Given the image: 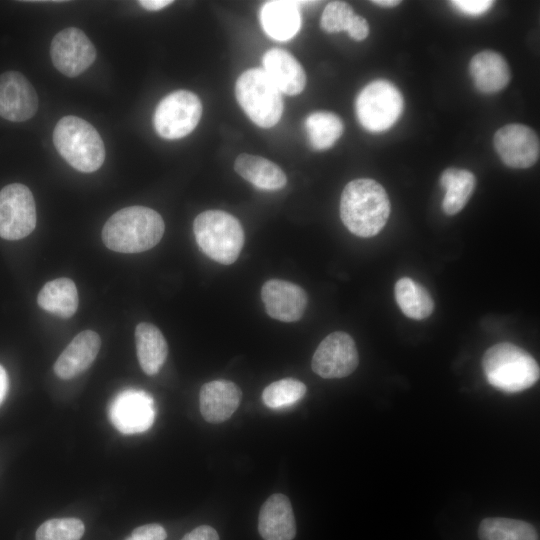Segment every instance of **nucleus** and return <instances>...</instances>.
<instances>
[{
  "label": "nucleus",
  "instance_id": "18",
  "mask_svg": "<svg viewBox=\"0 0 540 540\" xmlns=\"http://www.w3.org/2000/svg\"><path fill=\"white\" fill-rule=\"evenodd\" d=\"M258 531L264 540H292L296 523L289 498L280 493L268 497L260 509Z\"/></svg>",
  "mask_w": 540,
  "mask_h": 540
},
{
  "label": "nucleus",
  "instance_id": "4",
  "mask_svg": "<svg viewBox=\"0 0 540 540\" xmlns=\"http://www.w3.org/2000/svg\"><path fill=\"white\" fill-rule=\"evenodd\" d=\"M58 153L76 170L91 173L105 160V146L98 131L77 116H64L53 131Z\"/></svg>",
  "mask_w": 540,
  "mask_h": 540
},
{
  "label": "nucleus",
  "instance_id": "3",
  "mask_svg": "<svg viewBox=\"0 0 540 540\" xmlns=\"http://www.w3.org/2000/svg\"><path fill=\"white\" fill-rule=\"evenodd\" d=\"M482 368L488 383L506 393L524 391L539 379L536 360L524 349L508 342L487 349Z\"/></svg>",
  "mask_w": 540,
  "mask_h": 540
},
{
  "label": "nucleus",
  "instance_id": "12",
  "mask_svg": "<svg viewBox=\"0 0 540 540\" xmlns=\"http://www.w3.org/2000/svg\"><path fill=\"white\" fill-rule=\"evenodd\" d=\"M108 415L111 423L121 433H142L153 425L154 402L142 390H123L111 402Z\"/></svg>",
  "mask_w": 540,
  "mask_h": 540
},
{
  "label": "nucleus",
  "instance_id": "23",
  "mask_svg": "<svg viewBox=\"0 0 540 540\" xmlns=\"http://www.w3.org/2000/svg\"><path fill=\"white\" fill-rule=\"evenodd\" d=\"M135 343L142 370L150 376L157 374L168 355V345L161 331L151 323H139L135 329Z\"/></svg>",
  "mask_w": 540,
  "mask_h": 540
},
{
  "label": "nucleus",
  "instance_id": "28",
  "mask_svg": "<svg viewBox=\"0 0 540 540\" xmlns=\"http://www.w3.org/2000/svg\"><path fill=\"white\" fill-rule=\"evenodd\" d=\"M478 536L480 540H538L536 529L530 523L502 517L483 519Z\"/></svg>",
  "mask_w": 540,
  "mask_h": 540
},
{
  "label": "nucleus",
  "instance_id": "21",
  "mask_svg": "<svg viewBox=\"0 0 540 540\" xmlns=\"http://www.w3.org/2000/svg\"><path fill=\"white\" fill-rule=\"evenodd\" d=\"M261 25L271 38L285 41L300 29L301 16L297 2L268 1L260 12Z\"/></svg>",
  "mask_w": 540,
  "mask_h": 540
},
{
  "label": "nucleus",
  "instance_id": "29",
  "mask_svg": "<svg viewBox=\"0 0 540 540\" xmlns=\"http://www.w3.org/2000/svg\"><path fill=\"white\" fill-rule=\"evenodd\" d=\"M306 391V385L300 380L284 378L269 384L262 392V400L271 409H281L298 402Z\"/></svg>",
  "mask_w": 540,
  "mask_h": 540
},
{
  "label": "nucleus",
  "instance_id": "25",
  "mask_svg": "<svg viewBox=\"0 0 540 540\" xmlns=\"http://www.w3.org/2000/svg\"><path fill=\"white\" fill-rule=\"evenodd\" d=\"M440 184L445 190L442 209L447 215H455L465 207L473 194L476 178L469 170L452 167L443 171Z\"/></svg>",
  "mask_w": 540,
  "mask_h": 540
},
{
  "label": "nucleus",
  "instance_id": "34",
  "mask_svg": "<svg viewBox=\"0 0 540 540\" xmlns=\"http://www.w3.org/2000/svg\"><path fill=\"white\" fill-rule=\"evenodd\" d=\"M347 32L349 36L356 41L364 40L369 34V24L365 18L355 14L349 24Z\"/></svg>",
  "mask_w": 540,
  "mask_h": 540
},
{
  "label": "nucleus",
  "instance_id": "39",
  "mask_svg": "<svg viewBox=\"0 0 540 540\" xmlns=\"http://www.w3.org/2000/svg\"><path fill=\"white\" fill-rule=\"evenodd\" d=\"M125 540H135V539H133V538L130 536V537L126 538Z\"/></svg>",
  "mask_w": 540,
  "mask_h": 540
},
{
  "label": "nucleus",
  "instance_id": "2",
  "mask_svg": "<svg viewBox=\"0 0 540 540\" xmlns=\"http://www.w3.org/2000/svg\"><path fill=\"white\" fill-rule=\"evenodd\" d=\"M165 224L161 215L145 206H129L115 212L102 229L105 246L120 253H139L161 240Z\"/></svg>",
  "mask_w": 540,
  "mask_h": 540
},
{
  "label": "nucleus",
  "instance_id": "33",
  "mask_svg": "<svg viewBox=\"0 0 540 540\" xmlns=\"http://www.w3.org/2000/svg\"><path fill=\"white\" fill-rule=\"evenodd\" d=\"M450 3L464 14L478 16L485 13L494 2L487 0H456Z\"/></svg>",
  "mask_w": 540,
  "mask_h": 540
},
{
  "label": "nucleus",
  "instance_id": "20",
  "mask_svg": "<svg viewBox=\"0 0 540 540\" xmlns=\"http://www.w3.org/2000/svg\"><path fill=\"white\" fill-rule=\"evenodd\" d=\"M469 71L478 91L493 94L504 89L510 81L511 72L506 60L499 53L484 50L474 55Z\"/></svg>",
  "mask_w": 540,
  "mask_h": 540
},
{
  "label": "nucleus",
  "instance_id": "17",
  "mask_svg": "<svg viewBox=\"0 0 540 540\" xmlns=\"http://www.w3.org/2000/svg\"><path fill=\"white\" fill-rule=\"evenodd\" d=\"M101 346L99 335L92 330L77 334L56 360L53 370L64 380L74 378L87 370L95 360Z\"/></svg>",
  "mask_w": 540,
  "mask_h": 540
},
{
  "label": "nucleus",
  "instance_id": "38",
  "mask_svg": "<svg viewBox=\"0 0 540 540\" xmlns=\"http://www.w3.org/2000/svg\"><path fill=\"white\" fill-rule=\"evenodd\" d=\"M372 3L382 7H394L399 5L401 2L398 0H376L372 1Z\"/></svg>",
  "mask_w": 540,
  "mask_h": 540
},
{
  "label": "nucleus",
  "instance_id": "7",
  "mask_svg": "<svg viewBox=\"0 0 540 540\" xmlns=\"http://www.w3.org/2000/svg\"><path fill=\"white\" fill-rule=\"evenodd\" d=\"M403 97L391 82L378 79L367 84L356 99V114L360 124L368 131L389 129L400 117Z\"/></svg>",
  "mask_w": 540,
  "mask_h": 540
},
{
  "label": "nucleus",
  "instance_id": "14",
  "mask_svg": "<svg viewBox=\"0 0 540 540\" xmlns=\"http://www.w3.org/2000/svg\"><path fill=\"white\" fill-rule=\"evenodd\" d=\"M38 97L32 84L17 71L0 75V116L12 122H23L37 112Z\"/></svg>",
  "mask_w": 540,
  "mask_h": 540
},
{
  "label": "nucleus",
  "instance_id": "36",
  "mask_svg": "<svg viewBox=\"0 0 540 540\" xmlns=\"http://www.w3.org/2000/svg\"><path fill=\"white\" fill-rule=\"evenodd\" d=\"M172 2L171 0H140L139 4L147 10L157 11L170 5Z\"/></svg>",
  "mask_w": 540,
  "mask_h": 540
},
{
  "label": "nucleus",
  "instance_id": "32",
  "mask_svg": "<svg viewBox=\"0 0 540 540\" xmlns=\"http://www.w3.org/2000/svg\"><path fill=\"white\" fill-rule=\"evenodd\" d=\"M131 537L135 540H165L167 533L162 525L151 523L135 528Z\"/></svg>",
  "mask_w": 540,
  "mask_h": 540
},
{
  "label": "nucleus",
  "instance_id": "15",
  "mask_svg": "<svg viewBox=\"0 0 540 540\" xmlns=\"http://www.w3.org/2000/svg\"><path fill=\"white\" fill-rule=\"evenodd\" d=\"M261 297L267 314L282 322L301 319L308 297L299 285L280 279H270L261 288Z\"/></svg>",
  "mask_w": 540,
  "mask_h": 540
},
{
  "label": "nucleus",
  "instance_id": "16",
  "mask_svg": "<svg viewBox=\"0 0 540 540\" xmlns=\"http://www.w3.org/2000/svg\"><path fill=\"white\" fill-rule=\"evenodd\" d=\"M241 398V389L232 381H210L200 389V412L209 423L224 422L237 410Z\"/></svg>",
  "mask_w": 540,
  "mask_h": 540
},
{
  "label": "nucleus",
  "instance_id": "27",
  "mask_svg": "<svg viewBox=\"0 0 540 540\" xmlns=\"http://www.w3.org/2000/svg\"><path fill=\"white\" fill-rule=\"evenodd\" d=\"M305 129L311 146L316 150H325L341 137L344 126L338 115L316 111L306 118Z\"/></svg>",
  "mask_w": 540,
  "mask_h": 540
},
{
  "label": "nucleus",
  "instance_id": "31",
  "mask_svg": "<svg viewBox=\"0 0 540 540\" xmlns=\"http://www.w3.org/2000/svg\"><path fill=\"white\" fill-rule=\"evenodd\" d=\"M355 13L346 2L333 1L326 5L321 15L320 25L328 33L347 31Z\"/></svg>",
  "mask_w": 540,
  "mask_h": 540
},
{
  "label": "nucleus",
  "instance_id": "10",
  "mask_svg": "<svg viewBox=\"0 0 540 540\" xmlns=\"http://www.w3.org/2000/svg\"><path fill=\"white\" fill-rule=\"evenodd\" d=\"M359 355L353 338L341 331L326 336L315 350L311 367L322 378H343L355 371Z\"/></svg>",
  "mask_w": 540,
  "mask_h": 540
},
{
  "label": "nucleus",
  "instance_id": "30",
  "mask_svg": "<svg viewBox=\"0 0 540 540\" xmlns=\"http://www.w3.org/2000/svg\"><path fill=\"white\" fill-rule=\"evenodd\" d=\"M85 531L77 518H54L42 523L36 531V540H80Z\"/></svg>",
  "mask_w": 540,
  "mask_h": 540
},
{
  "label": "nucleus",
  "instance_id": "19",
  "mask_svg": "<svg viewBox=\"0 0 540 540\" xmlns=\"http://www.w3.org/2000/svg\"><path fill=\"white\" fill-rule=\"evenodd\" d=\"M262 63L264 72L281 93L296 95L303 91L306 74L289 52L270 49L263 55Z\"/></svg>",
  "mask_w": 540,
  "mask_h": 540
},
{
  "label": "nucleus",
  "instance_id": "37",
  "mask_svg": "<svg viewBox=\"0 0 540 540\" xmlns=\"http://www.w3.org/2000/svg\"><path fill=\"white\" fill-rule=\"evenodd\" d=\"M8 376L5 369L0 365V405L3 403L8 391Z\"/></svg>",
  "mask_w": 540,
  "mask_h": 540
},
{
  "label": "nucleus",
  "instance_id": "8",
  "mask_svg": "<svg viewBox=\"0 0 540 540\" xmlns=\"http://www.w3.org/2000/svg\"><path fill=\"white\" fill-rule=\"evenodd\" d=\"M202 115V104L196 94L178 90L165 96L157 105L153 124L157 134L168 140L190 134Z\"/></svg>",
  "mask_w": 540,
  "mask_h": 540
},
{
  "label": "nucleus",
  "instance_id": "26",
  "mask_svg": "<svg viewBox=\"0 0 540 540\" xmlns=\"http://www.w3.org/2000/svg\"><path fill=\"white\" fill-rule=\"evenodd\" d=\"M394 295L401 311L411 319H425L434 310V301L429 292L411 278L399 279L394 287Z\"/></svg>",
  "mask_w": 540,
  "mask_h": 540
},
{
  "label": "nucleus",
  "instance_id": "13",
  "mask_svg": "<svg viewBox=\"0 0 540 540\" xmlns=\"http://www.w3.org/2000/svg\"><path fill=\"white\" fill-rule=\"evenodd\" d=\"M494 147L502 162L515 169L533 166L539 159L540 142L537 134L523 124H508L494 135Z\"/></svg>",
  "mask_w": 540,
  "mask_h": 540
},
{
  "label": "nucleus",
  "instance_id": "1",
  "mask_svg": "<svg viewBox=\"0 0 540 540\" xmlns=\"http://www.w3.org/2000/svg\"><path fill=\"white\" fill-rule=\"evenodd\" d=\"M390 215V201L383 186L373 179L350 181L340 199V217L356 236L368 238L378 234Z\"/></svg>",
  "mask_w": 540,
  "mask_h": 540
},
{
  "label": "nucleus",
  "instance_id": "6",
  "mask_svg": "<svg viewBox=\"0 0 540 540\" xmlns=\"http://www.w3.org/2000/svg\"><path fill=\"white\" fill-rule=\"evenodd\" d=\"M235 94L244 112L256 125L269 128L280 120L282 95L263 69L253 68L242 73L236 82Z\"/></svg>",
  "mask_w": 540,
  "mask_h": 540
},
{
  "label": "nucleus",
  "instance_id": "35",
  "mask_svg": "<svg viewBox=\"0 0 540 540\" xmlns=\"http://www.w3.org/2000/svg\"><path fill=\"white\" fill-rule=\"evenodd\" d=\"M181 540H219V535L213 527L201 525L187 533Z\"/></svg>",
  "mask_w": 540,
  "mask_h": 540
},
{
  "label": "nucleus",
  "instance_id": "5",
  "mask_svg": "<svg viewBox=\"0 0 540 540\" xmlns=\"http://www.w3.org/2000/svg\"><path fill=\"white\" fill-rule=\"evenodd\" d=\"M193 232L200 250L210 259L233 264L244 245V231L237 218L221 210H207L194 220Z\"/></svg>",
  "mask_w": 540,
  "mask_h": 540
},
{
  "label": "nucleus",
  "instance_id": "11",
  "mask_svg": "<svg viewBox=\"0 0 540 540\" xmlns=\"http://www.w3.org/2000/svg\"><path fill=\"white\" fill-rule=\"evenodd\" d=\"M50 56L58 71L65 76L76 77L94 63L96 49L82 30L68 27L54 36Z\"/></svg>",
  "mask_w": 540,
  "mask_h": 540
},
{
  "label": "nucleus",
  "instance_id": "24",
  "mask_svg": "<svg viewBox=\"0 0 540 540\" xmlns=\"http://www.w3.org/2000/svg\"><path fill=\"white\" fill-rule=\"evenodd\" d=\"M38 305L59 317L70 318L78 308V292L69 278H57L44 284L37 296Z\"/></svg>",
  "mask_w": 540,
  "mask_h": 540
},
{
  "label": "nucleus",
  "instance_id": "9",
  "mask_svg": "<svg viewBox=\"0 0 540 540\" xmlns=\"http://www.w3.org/2000/svg\"><path fill=\"white\" fill-rule=\"evenodd\" d=\"M36 207L30 189L12 183L0 190V237L19 240L28 236L36 226Z\"/></svg>",
  "mask_w": 540,
  "mask_h": 540
},
{
  "label": "nucleus",
  "instance_id": "22",
  "mask_svg": "<svg viewBox=\"0 0 540 540\" xmlns=\"http://www.w3.org/2000/svg\"><path fill=\"white\" fill-rule=\"evenodd\" d=\"M235 171L256 188L276 191L287 183L283 170L270 160L250 154H240L234 164Z\"/></svg>",
  "mask_w": 540,
  "mask_h": 540
}]
</instances>
